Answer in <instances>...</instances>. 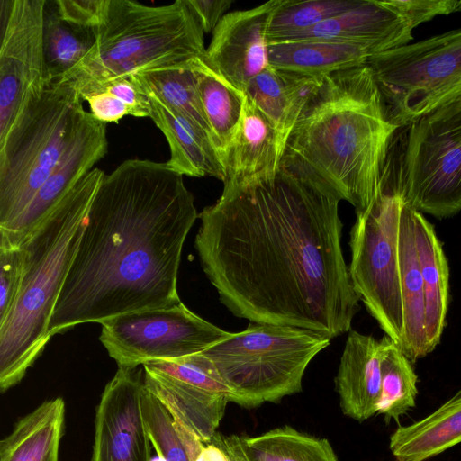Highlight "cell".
I'll return each mask as SVG.
<instances>
[{"label": "cell", "mask_w": 461, "mask_h": 461, "mask_svg": "<svg viewBox=\"0 0 461 461\" xmlns=\"http://www.w3.org/2000/svg\"><path fill=\"white\" fill-rule=\"evenodd\" d=\"M77 88L80 96L92 91H106L129 107L131 116L149 117V97L131 76L100 84L86 85Z\"/></svg>", "instance_id": "36"}, {"label": "cell", "mask_w": 461, "mask_h": 461, "mask_svg": "<svg viewBox=\"0 0 461 461\" xmlns=\"http://www.w3.org/2000/svg\"><path fill=\"white\" fill-rule=\"evenodd\" d=\"M106 123L85 111L59 162L25 211L0 228V246L19 249L107 152Z\"/></svg>", "instance_id": "14"}, {"label": "cell", "mask_w": 461, "mask_h": 461, "mask_svg": "<svg viewBox=\"0 0 461 461\" xmlns=\"http://www.w3.org/2000/svg\"><path fill=\"white\" fill-rule=\"evenodd\" d=\"M330 341L310 330L250 322L203 353L231 389V402L252 409L301 392L307 366Z\"/></svg>", "instance_id": "7"}, {"label": "cell", "mask_w": 461, "mask_h": 461, "mask_svg": "<svg viewBox=\"0 0 461 461\" xmlns=\"http://www.w3.org/2000/svg\"><path fill=\"white\" fill-rule=\"evenodd\" d=\"M192 61L182 67L149 70L131 77L148 96L179 113L212 138Z\"/></svg>", "instance_id": "29"}, {"label": "cell", "mask_w": 461, "mask_h": 461, "mask_svg": "<svg viewBox=\"0 0 461 461\" xmlns=\"http://www.w3.org/2000/svg\"><path fill=\"white\" fill-rule=\"evenodd\" d=\"M210 442L219 447L230 461H249L242 446L240 436H221L216 433Z\"/></svg>", "instance_id": "42"}, {"label": "cell", "mask_w": 461, "mask_h": 461, "mask_svg": "<svg viewBox=\"0 0 461 461\" xmlns=\"http://www.w3.org/2000/svg\"><path fill=\"white\" fill-rule=\"evenodd\" d=\"M414 233L424 286L425 330L428 353L439 343L448 306L447 260L434 227L421 212L414 211Z\"/></svg>", "instance_id": "23"}, {"label": "cell", "mask_w": 461, "mask_h": 461, "mask_svg": "<svg viewBox=\"0 0 461 461\" xmlns=\"http://www.w3.org/2000/svg\"><path fill=\"white\" fill-rule=\"evenodd\" d=\"M46 0H1L0 140L47 85L43 54Z\"/></svg>", "instance_id": "12"}, {"label": "cell", "mask_w": 461, "mask_h": 461, "mask_svg": "<svg viewBox=\"0 0 461 461\" xmlns=\"http://www.w3.org/2000/svg\"><path fill=\"white\" fill-rule=\"evenodd\" d=\"M104 172H88L21 246L23 276L0 324V390L17 384L50 339L49 325Z\"/></svg>", "instance_id": "4"}, {"label": "cell", "mask_w": 461, "mask_h": 461, "mask_svg": "<svg viewBox=\"0 0 461 461\" xmlns=\"http://www.w3.org/2000/svg\"><path fill=\"white\" fill-rule=\"evenodd\" d=\"M192 67L212 141L223 160L240 126L246 95L213 71L203 59H194Z\"/></svg>", "instance_id": "27"}, {"label": "cell", "mask_w": 461, "mask_h": 461, "mask_svg": "<svg viewBox=\"0 0 461 461\" xmlns=\"http://www.w3.org/2000/svg\"><path fill=\"white\" fill-rule=\"evenodd\" d=\"M183 176L167 162L139 158L104 173L50 318V338L181 303L182 249L198 218Z\"/></svg>", "instance_id": "2"}, {"label": "cell", "mask_w": 461, "mask_h": 461, "mask_svg": "<svg viewBox=\"0 0 461 461\" xmlns=\"http://www.w3.org/2000/svg\"><path fill=\"white\" fill-rule=\"evenodd\" d=\"M398 129L367 64L333 72L303 108L280 168L364 212L378 193Z\"/></svg>", "instance_id": "3"}, {"label": "cell", "mask_w": 461, "mask_h": 461, "mask_svg": "<svg viewBox=\"0 0 461 461\" xmlns=\"http://www.w3.org/2000/svg\"><path fill=\"white\" fill-rule=\"evenodd\" d=\"M399 182L406 201L437 218L461 211V101L409 125Z\"/></svg>", "instance_id": "10"}, {"label": "cell", "mask_w": 461, "mask_h": 461, "mask_svg": "<svg viewBox=\"0 0 461 461\" xmlns=\"http://www.w3.org/2000/svg\"><path fill=\"white\" fill-rule=\"evenodd\" d=\"M100 341L118 367L136 368L203 352L231 333L175 306L128 312L103 321Z\"/></svg>", "instance_id": "11"}, {"label": "cell", "mask_w": 461, "mask_h": 461, "mask_svg": "<svg viewBox=\"0 0 461 461\" xmlns=\"http://www.w3.org/2000/svg\"><path fill=\"white\" fill-rule=\"evenodd\" d=\"M141 407L147 431L158 456L164 461H191L174 425V420L162 403L146 388Z\"/></svg>", "instance_id": "33"}, {"label": "cell", "mask_w": 461, "mask_h": 461, "mask_svg": "<svg viewBox=\"0 0 461 461\" xmlns=\"http://www.w3.org/2000/svg\"><path fill=\"white\" fill-rule=\"evenodd\" d=\"M321 78L269 66L249 81L244 94L274 124L285 144L303 108Z\"/></svg>", "instance_id": "22"}, {"label": "cell", "mask_w": 461, "mask_h": 461, "mask_svg": "<svg viewBox=\"0 0 461 461\" xmlns=\"http://www.w3.org/2000/svg\"><path fill=\"white\" fill-rule=\"evenodd\" d=\"M335 384L344 415L362 422L377 413L381 394V341L350 330Z\"/></svg>", "instance_id": "17"}, {"label": "cell", "mask_w": 461, "mask_h": 461, "mask_svg": "<svg viewBox=\"0 0 461 461\" xmlns=\"http://www.w3.org/2000/svg\"><path fill=\"white\" fill-rule=\"evenodd\" d=\"M81 98L88 103L93 117L104 123H116L124 116L131 115L129 107L106 91H92L82 95Z\"/></svg>", "instance_id": "39"}, {"label": "cell", "mask_w": 461, "mask_h": 461, "mask_svg": "<svg viewBox=\"0 0 461 461\" xmlns=\"http://www.w3.org/2000/svg\"><path fill=\"white\" fill-rule=\"evenodd\" d=\"M284 148L274 124L247 98L240 126L223 157V184L276 175Z\"/></svg>", "instance_id": "18"}, {"label": "cell", "mask_w": 461, "mask_h": 461, "mask_svg": "<svg viewBox=\"0 0 461 461\" xmlns=\"http://www.w3.org/2000/svg\"><path fill=\"white\" fill-rule=\"evenodd\" d=\"M23 267L21 248L0 246V324L10 313L17 298Z\"/></svg>", "instance_id": "35"}, {"label": "cell", "mask_w": 461, "mask_h": 461, "mask_svg": "<svg viewBox=\"0 0 461 461\" xmlns=\"http://www.w3.org/2000/svg\"><path fill=\"white\" fill-rule=\"evenodd\" d=\"M144 384L174 420L205 443L217 433L228 402H231L230 394L210 391L146 369Z\"/></svg>", "instance_id": "19"}, {"label": "cell", "mask_w": 461, "mask_h": 461, "mask_svg": "<svg viewBox=\"0 0 461 461\" xmlns=\"http://www.w3.org/2000/svg\"><path fill=\"white\" fill-rule=\"evenodd\" d=\"M60 17L67 23L87 30L101 25L108 0H55Z\"/></svg>", "instance_id": "37"}, {"label": "cell", "mask_w": 461, "mask_h": 461, "mask_svg": "<svg viewBox=\"0 0 461 461\" xmlns=\"http://www.w3.org/2000/svg\"><path fill=\"white\" fill-rule=\"evenodd\" d=\"M95 38V31L67 23L60 17L55 0H46L43 13L46 84L61 79L77 66L92 49Z\"/></svg>", "instance_id": "28"}, {"label": "cell", "mask_w": 461, "mask_h": 461, "mask_svg": "<svg viewBox=\"0 0 461 461\" xmlns=\"http://www.w3.org/2000/svg\"><path fill=\"white\" fill-rule=\"evenodd\" d=\"M415 209L406 201L401 208L398 256L403 312L401 349L411 363L427 356L425 296L414 233Z\"/></svg>", "instance_id": "21"}, {"label": "cell", "mask_w": 461, "mask_h": 461, "mask_svg": "<svg viewBox=\"0 0 461 461\" xmlns=\"http://www.w3.org/2000/svg\"><path fill=\"white\" fill-rule=\"evenodd\" d=\"M142 366L146 370L210 391L230 394L232 402L231 389L222 379L212 361L203 352L175 359L152 360Z\"/></svg>", "instance_id": "34"}, {"label": "cell", "mask_w": 461, "mask_h": 461, "mask_svg": "<svg viewBox=\"0 0 461 461\" xmlns=\"http://www.w3.org/2000/svg\"><path fill=\"white\" fill-rule=\"evenodd\" d=\"M359 0H282L274 11L267 30L268 43L287 41L291 36L337 16Z\"/></svg>", "instance_id": "32"}, {"label": "cell", "mask_w": 461, "mask_h": 461, "mask_svg": "<svg viewBox=\"0 0 461 461\" xmlns=\"http://www.w3.org/2000/svg\"><path fill=\"white\" fill-rule=\"evenodd\" d=\"M282 0L227 13L212 32L204 62L244 92L249 81L270 66L267 30Z\"/></svg>", "instance_id": "15"}, {"label": "cell", "mask_w": 461, "mask_h": 461, "mask_svg": "<svg viewBox=\"0 0 461 461\" xmlns=\"http://www.w3.org/2000/svg\"><path fill=\"white\" fill-rule=\"evenodd\" d=\"M461 443V390L425 418L390 436L395 461H427Z\"/></svg>", "instance_id": "24"}, {"label": "cell", "mask_w": 461, "mask_h": 461, "mask_svg": "<svg viewBox=\"0 0 461 461\" xmlns=\"http://www.w3.org/2000/svg\"><path fill=\"white\" fill-rule=\"evenodd\" d=\"M148 97L149 118L162 131L170 149L168 166L183 176H212L224 182V165L210 135L179 113Z\"/></svg>", "instance_id": "20"}, {"label": "cell", "mask_w": 461, "mask_h": 461, "mask_svg": "<svg viewBox=\"0 0 461 461\" xmlns=\"http://www.w3.org/2000/svg\"><path fill=\"white\" fill-rule=\"evenodd\" d=\"M393 3L413 29L435 16L461 12V0H393Z\"/></svg>", "instance_id": "38"}, {"label": "cell", "mask_w": 461, "mask_h": 461, "mask_svg": "<svg viewBox=\"0 0 461 461\" xmlns=\"http://www.w3.org/2000/svg\"><path fill=\"white\" fill-rule=\"evenodd\" d=\"M144 374L118 367L95 410L91 461H151L141 407Z\"/></svg>", "instance_id": "13"}, {"label": "cell", "mask_w": 461, "mask_h": 461, "mask_svg": "<svg viewBox=\"0 0 461 461\" xmlns=\"http://www.w3.org/2000/svg\"><path fill=\"white\" fill-rule=\"evenodd\" d=\"M367 66L388 119L410 125L461 101V28L373 55Z\"/></svg>", "instance_id": "9"}, {"label": "cell", "mask_w": 461, "mask_h": 461, "mask_svg": "<svg viewBox=\"0 0 461 461\" xmlns=\"http://www.w3.org/2000/svg\"><path fill=\"white\" fill-rule=\"evenodd\" d=\"M174 425L191 461H230L225 453L212 442H203L178 421L174 420Z\"/></svg>", "instance_id": "40"}, {"label": "cell", "mask_w": 461, "mask_h": 461, "mask_svg": "<svg viewBox=\"0 0 461 461\" xmlns=\"http://www.w3.org/2000/svg\"><path fill=\"white\" fill-rule=\"evenodd\" d=\"M64 422V400L43 402L19 419L0 441V461H59Z\"/></svg>", "instance_id": "26"}, {"label": "cell", "mask_w": 461, "mask_h": 461, "mask_svg": "<svg viewBox=\"0 0 461 461\" xmlns=\"http://www.w3.org/2000/svg\"><path fill=\"white\" fill-rule=\"evenodd\" d=\"M339 200L282 170L223 184L199 214L201 266L221 303L253 323L348 332L359 311L341 245Z\"/></svg>", "instance_id": "1"}, {"label": "cell", "mask_w": 461, "mask_h": 461, "mask_svg": "<svg viewBox=\"0 0 461 461\" xmlns=\"http://www.w3.org/2000/svg\"><path fill=\"white\" fill-rule=\"evenodd\" d=\"M204 32L187 0L147 5L108 0L95 41L61 79L77 87L204 59Z\"/></svg>", "instance_id": "5"}, {"label": "cell", "mask_w": 461, "mask_h": 461, "mask_svg": "<svg viewBox=\"0 0 461 461\" xmlns=\"http://www.w3.org/2000/svg\"><path fill=\"white\" fill-rule=\"evenodd\" d=\"M373 55L367 45L330 41H292L268 47L270 66L316 77L366 65Z\"/></svg>", "instance_id": "25"}, {"label": "cell", "mask_w": 461, "mask_h": 461, "mask_svg": "<svg viewBox=\"0 0 461 461\" xmlns=\"http://www.w3.org/2000/svg\"><path fill=\"white\" fill-rule=\"evenodd\" d=\"M412 30L393 0H359L348 11L298 32L285 41L358 43L371 47L375 55L409 44L412 40Z\"/></svg>", "instance_id": "16"}, {"label": "cell", "mask_w": 461, "mask_h": 461, "mask_svg": "<svg viewBox=\"0 0 461 461\" xmlns=\"http://www.w3.org/2000/svg\"><path fill=\"white\" fill-rule=\"evenodd\" d=\"M240 439L249 461H338L328 439L290 426Z\"/></svg>", "instance_id": "30"}, {"label": "cell", "mask_w": 461, "mask_h": 461, "mask_svg": "<svg viewBox=\"0 0 461 461\" xmlns=\"http://www.w3.org/2000/svg\"><path fill=\"white\" fill-rule=\"evenodd\" d=\"M381 394L377 413L388 422L398 421L416 403L418 376L398 344L384 335L381 339Z\"/></svg>", "instance_id": "31"}, {"label": "cell", "mask_w": 461, "mask_h": 461, "mask_svg": "<svg viewBox=\"0 0 461 461\" xmlns=\"http://www.w3.org/2000/svg\"><path fill=\"white\" fill-rule=\"evenodd\" d=\"M403 199L397 174L384 167L375 198L364 212L356 214L350 230L348 266L360 301L400 348L403 312L398 232Z\"/></svg>", "instance_id": "8"}, {"label": "cell", "mask_w": 461, "mask_h": 461, "mask_svg": "<svg viewBox=\"0 0 461 461\" xmlns=\"http://www.w3.org/2000/svg\"><path fill=\"white\" fill-rule=\"evenodd\" d=\"M204 32H212L227 14L231 0H187Z\"/></svg>", "instance_id": "41"}, {"label": "cell", "mask_w": 461, "mask_h": 461, "mask_svg": "<svg viewBox=\"0 0 461 461\" xmlns=\"http://www.w3.org/2000/svg\"><path fill=\"white\" fill-rule=\"evenodd\" d=\"M71 81L45 86L0 140V228L18 218L59 162L84 113Z\"/></svg>", "instance_id": "6"}]
</instances>
